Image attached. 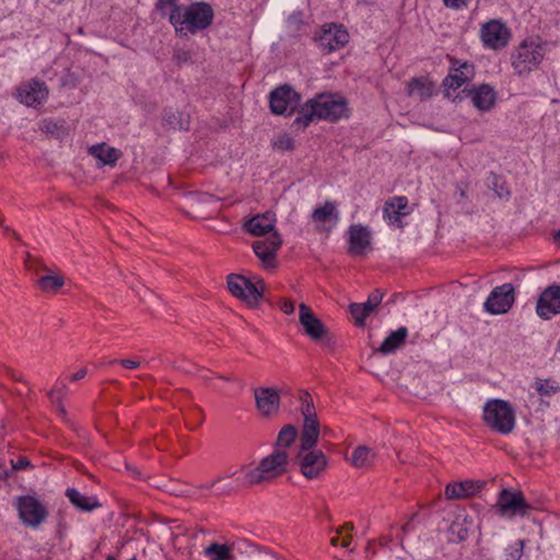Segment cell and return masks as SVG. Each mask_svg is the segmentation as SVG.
<instances>
[{
    "instance_id": "cell-1",
    "label": "cell",
    "mask_w": 560,
    "mask_h": 560,
    "mask_svg": "<svg viewBox=\"0 0 560 560\" xmlns=\"http://www.w3.org/2000/svg\"><path fill=\"white\" fill-rule=\"evenodd\" d=\"M348 104L342 97L335 94H322L317 99L312 100L300 112V122H313L317 119H325L330 122H335L338 119L347 116Z\"/></svg>"
},
{
    "instance_id": "cell-2",
    "label": "cell",
    "mask_w": 560,
    "mask_h": 560,
    "mask_svg": "<svg viewBox=\"0 0 560 560\" xmlns=\"http://www.w3.org/2000/svg\"><path fill=\"white\" fill-rule=\"evenodd\" d=\"M473 76L474 68L469 61L455 63L444 82L446 97L453 102L463 100L469 93Z\"/></svg>"
},
{
    "instance_id": "cell-3",
    "label": "cell",
    "mask_w": 560,
    "mask_h": 560,
    "mask_svg": "<svg viewBox=\"0 0 560 560\" xmlns=\"http://www.w3.org/2000/svg\"><path fill=\"white\" fill-rule=\"evenodd\" d=\"M484 418L492 429L501 434H509L515 428V411L505 401L494 400L487 403L484 409Z\"/></svg>"
},
{
    "instance_id": "cell-4",
    "label": "cell",
    "mask_w": 560,
    "mask_h": 560,
    "mask_svg": "<svg viewBox=\"0 0 560 560\" xmlns=\"http://www.w3.org/2000/svg\"><path fill=\"white\" fill-rule=\"evenodd\" d=\"M302 414L305 415V425L302 431L301 446L303 450H311L317 444L319 434V423L317 421L315 404L305 391L300 392Z\"/></svg>"
},
{
    "instance_id": "cell-5",
    "label": "cell",
    "mask_w": 560,
    "mask_h": 560,
    "mask_svg": "<svg viewBox=\"0 0 560 560\" xmlns=\"http://www.w3.org/2000/svg\"><path fill=\"white\" fill-rule=\"evenodd\" d=\"M226 282L229 292L246 307L257 309L261 305L262 296L248 277L230 274L227 276Z\"/></svg>"
},
{
    "instance_id": "cell-6",
    "label": "cell",
    "mask_w": 560,
    "mask_h": 560,
    "mask_svg": "<svg viewBox=\"0 0 560 560\" xmlns=\"http://www.w3.org/2000/svg\"><path fill=\"white\" fill-rule=\"evenodd\" d=\"M542 59V45L535 40H527L513 54L512 65L519 73H527L536 68Z\"/></svg>"
},
{
    "instance_id": "cell-7",
    "label": "cell",
    "mask_w": 560,
    "mask_h": 560,
    "mask_svg": "<svg viewBox=\"0 0 560 560\" xmlns=\"http://www.w3.org/2000/svg\"><path fill=\"white\" fill-rule=\"evenodd\" d=\"M349 36L347 30L340 24L331 23L322 27L317 32V42L326 53L338 51L347 44Z\"/></svg>"
},
{
    "instance_id": "cell-8",
    "label": "cell",
    "mask_w": 560,
    "mask_h": 560,
    "mask_svg": "<svg viewBox=\"0 0 560 560\" xmlns=\"http://www.w3.org/2000/svg\"><path fill=\"white\" fill-rule=\"evenodd\" d=\"M15 96H17L18 101L23 105L38 109L44 105L49 99V90L44 82L33 79V80L23 84L19 88Z\"/></svg>"
},
{
    "instance_id": "cell-9",
    "label": "cell",
    "mask_w": 560,
    "mask_h": 560,
    "mask_svg": "<svg viewBox=\"0 0 560 560\" xmlns=\"http://www.w3.org/2000/svg\"><path fill=\"white\" fill-rule=\"evenodd\" d=\"M411 213L407 198L403 196L391 198L384 206V220L393 229L403 228Z\"/></svg>"
},
{
    "instance_id": "cell-10",
    "label": "cell",
    "mask_w": 560,
    "mask_h": 560,
    "mask_svg": "<svg viewBox=\"0 0 560 560\" xmlns=\"http://www.w3.org/2000/svg\"><path fill=\"white\" fill-rule=\"evenodd\" d=\"M515 302V288L511 285H502L492 290L485 302V309L490 315H505Z\"/></svg>"
},
{
    "instance_id": "cell-11",
    "label": "cell",
    "mask_w": 560,
    "mask_h": 560,
    "mask_svg": "<svg viewBox=\"0 0 560 560\" xmlns=\"http://www.w3.org/2000/svg\"><path fill=\"white\" fill-rule=\"evenodd\" d=\"M299 94L288 86H280L271 96V109L277 115L292 114L299 105Z\"/></svg>"
},
{
    "instance_id": "cell-12",
    "label": "cell",
    "mask_w": 560,
    "mask_h": 560,
    "mask_svg": "<svg viewBox=\"0 0 560 560\" xmlns=\"http://www.w3.org/2000/svg\"><path fill=\"white\" fill-rule=\"evenodd\" d=\"M18 513L23 522L29 525H40L45 520V508L34 497L22 496L18 499Z\"/></svg>"
},
{
    "instance_id": "cell-13",
    "label": "cell",
    "mask_w": 560,
    "mask_h": 560,
    "mask_svg": "<svg viewBox=\"0 0 560 560\" xmlns=\"http://www.w3.org/2000/svg\"><path fill=\"white\" fill-rule=\"evenodd\" d=\"M510 33L507 27L500 21L487 22L482 29V40L490 49L500 50L509 42Z\"/></svg>"
},
{
    "instance_id": "cell-14",
    "label": "cell",
    "mask_w": 560,
    "mask_h": 560,
    "mask_svg": "<svg viewBox=\"0 0 560 560\" xmlns=\"http://www.w3.org/2000/svg\"><path fill=\"white\" fill-rule=\"evenodd\" d=\"M538 315L542 319H554L560 311V292L559 287H550L540 296L536 307Z\"/></svg>"
},
{
    "instance_id": "cell-15",
    "label": "cell",
    "mask_w": 560,
    "mask_h": 560,
    "mask_svg": "<svg viewBox=\"0 0 560 560\" xmlns=\"http://www.w3.org/2000/svg\"><path fill=\"white\" fill-rule=\"evenodd\" d=\"M348 246L349 251L356 255H365L371 248L370 231L363 226H354L348 231Z\"/></svg>"
},
{
    "instance_id": "cell-16",
    "label": "cell",
    "mask_w": 560,
    "mask_h": 560,
    "mask_svg": "<svg viewBox=\"0 0 560 560\" xmlns=\"http://www.w3.org/2000/svg\"><path fill=\"white\" fill-rule=\"evenodd\" d=\"M255 403L262 415L271 417L278 411L280 398L273 388H257L255 391Z\"/></svg>"
},
{
    "instance_id": "cell-17",
    "label": "cell",
    "mask_w": 560,
    "mask_h": 560,
    "mask_svg": "<svg viewBox=\"0 0 560 560\" xmlns=\"http://www.w3.org/2000/svg\"><path fill=\"white\" fill-rule=\"evenodd\" d=\"M282 246V240L278 234H273L263 241L255 242L253 244V251L255 255L261 259L265 265H274L277 251Z\"/></svg>"
},
{
    "instance_id": "cell-18",
    "label": "cell",
    "mask_w": 560,
    "mask_h": 560,
    "mask_svg": "<svg viewBox=\"0 0 560 560\" xmlns=\"http://www.w3.org/2000/svg\"><path fill=\"white\" fill-rule=\"evenodd\" d=\"M186 22L195 29H205L211 24L213 18V11L207 3H194L188 8L186 13Z\"/></svg>"
},
{
    "instance_id": "cell-19",
    "label": "cell",
    "mask_w": 560,
    "mask_h": 560,
    "mask_svg": "<svg viewBox=\"0 0 560 560\" xmlns=\"http://www.w3.org/2000/svg\"><path fill=\"white\" fill-rule=\"evenodd\" d=\"M485 484L476 480H467V482H454L448 485L446 488V496L449 499L457 498H467L474 496L482 492Z\"/></svg>"
},
{
    "instance_id": "cell-20",
    "label": "cell",
    "mask_w": 560,
    "mask_h": 560,
    "mask_svg": "<svg viewBox=\"0 0 560 560\" xmlns=\"http://www.w3.org/2000/svg\"><path fill=\"white\" fill-rule=\"evenodd\" d=\"M300 323L305 327V332L315 340L322 338L325 334L324 325L315 317L308 305H300L299 312Z\"/></svg>"
},
{
    "instance_id": "cell-21",
    "label": "cell",
    "mask_w": 560,
    "mask_h": 560,
    "mask_svg": "<svg viewBox=\"0 0 560 560\" xmlns=\"http://www.w3.org/2000/svg\"><path fill=\"white\" fill-rule=\"evenodd\" d=\"M276 215L274 213H265L263 215H257L246 223L245 229L253 236H266L274 230L276 227Z\"/></svg>"
},
{
    "instance_id": "cell-22",
    "label": "cell",
    "mask_w": 560,
    "mask_h": 560,
    "mask_svg": "<svg viewBox=\"0 0 560 560\" xmlns=\"http://www.w3.org/2000/svg\"><path fill=\"white\" fill-rule=\"evenodd\" d=\"M326 467V457L322 452L315 451L310 453L302 462L301 471L307 478L312 479L319 476Z\"/></svg>"
},
{
    "instance_id": "cell-23",
    "label": "cell",
    "mask_w": 560,
    "mask_h": 560,
    "mask_svg": "<svg viewBox=\"0 0 560 560\" xmlns=\"http://www.w3.org/2000/svg\"><path fill=\"white\" fill-rule=\"evenodd\" d=\"M382 292H373L365 303L350 305V313L353 315L354 319L357 321L358 324L363 325L365 323L368 315H370L371 312L378 307L379 303L382 300Z\"/></svg>"
},
{
    "instance_id": "cell-24",
    "label": "cell",
    "mask_w": 560,
    "mask_h": 560,
    "mask_svg": "<svg viewBox=\"0 0 560 560\" xmlns=\"http://www.w3.org/2000/svg\"><path fill=\"white\" fill-rule=\"evenodd\" d=\"M338 209L335 208L333 204L330 203L325 204L322 207H319L313 215V218H315L317 226L324 229L332 228L338 221Z\"/></svg>"
},
{
    "instance_id": "cell-25",
    "label": "cell",
    "mask_w": 560,
    "mask_h": 560,
    "mask_svg": "<svg viewBox=\"0 0 560 560\" xmlns=\"http://www.w3.org/2000/svg\"><path fill=\"white\" fill-rule=\"evenodd\" d=\"M496 99H497L496 92L490 86H479L475 90L474 96H473V101H474L475 105L479 109H484V111L492 109L494 103H496Z\"/></svg>"
},
{
    "instance_id": "cell-26",
    "label": "cell",
    "mask_w": 560,
    "mask_h": 560,
    "mask_svg": "<svg viewBox=\"0 0 560 560\" xmlns=\"http://www.w3.org/2000/svg\"><path fill=\"white\" fill-rule=\"evenodd\" d=\"M90 153L93 157L97 158L101 162L105 165H112V163L116 162L117 160L121 157V153L115 148L109 147V145L101 144V145L94 146L90 149Z\"/></svg>"
},
{
    "instance_id": "cell-27",
    "label": "cell",
    "mask_w": 560,
    "mask_h": 560,
    "mask_svg": "<svg viewBox=\"0 0 560 560\" xmlns=\"http://www.w3.org/2000/svg\"><path fill=\"white\" fill-rule=\"evenodd\" d=\"M66 496L73 505L80 508V509L86 510V511H91V510L97 509L98 507H100V502L97 499L86 497V496H84V494L77 492L76 490H67Z\"/></svg>"
},
{
    "instance_id": "cell-28",
    "label": "cell",
    "mask_w": 560,
    "mask_h": 560,
    "mask_svg": "<svg viewBox=\"0 0 560 560\" xmlns=\"http://www.w3.org/2000/svg\"><path fill=\"white\" fill-rule=\"evenodd\" d=\"M286 462V454L279 452V453L271 454V457H266L264 461H262L257 469L261 473H264V474H268L271 471H277V469L284 467Z\"/></svg>"
},
{
    "instance_id": "cell-29",
    "label": "cell",
    "mask_w": 560,
    "mask_h": 560,
    "mask_svg": "<svg viewBox=\"0 0 560 560\" xmlns=\"http://www.w3.org/2000/svg\"><path fill=\"white\" fill-rule=\"evenodd\" d=\"M406 335H407V331H406L405 328L396 331L395 333L390 335V336L386 338V342H383L382 346H381V351H382V353L393 351L394 349L400 347V346L403 344L406 338Z\"/></svg>"
},
{
    "instance_id": "cell-30",
    "label": "cell",
    "mask_w": 560,
    "mask_h": 560,
    "mask_svg": "<svg viewBox=\"0 0 560 560\" xmlns=\"http://www.w3.org/2000/svg\"><path fill=\"white\" fill-rule=\"evenodd\" d=\"M499 505L502 509L508 510V511L509 510H517V508L523 506L522 498L519 497L517 492L506 490L500 496Z\"/></svg>"
},
{
    "instance_id": "cell-31",
    "label": "cell",
    "mask_w": 560,
    "mask_h": 560,
    "mask_svg": "<svg viewBox=\"0 0 560 560\" xmlns=\"http://www.w3.org/2000/svg\"><path fill=\"white\" fill-rule=\"evenodd\" d=\"M297 438V430L292 425H286L279 431L277 446L280 448H289Z\"/></svg>"
},
{
    "instance_id": "cell-32",
    "label": "cell",
    "mask_w": 560,
    "mask_h": 560,
    "mask_svg": "<svg viewBox=\"0 0 560 560\" xmlns=\"http://www.w3.org/2000/svg\"><path fill=\"white\" fill-rule=\"evenodd\" d=\"M63 284V280L57 276L43 277L38 282L42 290L46 292H56L61 289Z\"/></svg>"
},
{
    "instance_id": "cell-33",
    "label": "cell",
    "mask_w": 560,
    "mask_h": 560,
    "mask_svg": "<svg viewBox=\"0 0 560 560\" xmlns=\"http://www.w3.org/2000/svg\"><path fill=\"white\" fill-rule=\"evenodd\" d=\"M206 554L211 560H225L229 557V550L227 546L215 544L208 548Z\"/></svg>"
},
{
    "instance_id": "cell-34",
    "label": "cell",
    "mask_w": 560,
    "mask_h": 560,
    "mask_svg": "<svg viewBox=\"0 0 560 560\" xmlns=\"http://www.w3.org/2000/svg\"><path fill=\"white\" fill-rule=\"evenodd\" d=\"M279 309L284 312L285 315H292L294 313V305L289 299H280L278 303Z\"/></svg>"
},
{
    "instance_id": "cell-35",
    "label": "cell",
    "mask_w": 560,
    "mask_h": 560,
    "mask_svg": "<svg viewBox=\"0 0 560 560\" xmlns=\"http://www.w3.org/2000/svg\"><path fill=\"white\" fill-rule=\"evenodd\" d=\"M368 453H369V451H368L367 449H363V448L358 449L357 452H356L355 457H354V461H355L358 465H361L363 462L368 459Z\"/></svg>"
},
{
    "instance_id": "cell-36",
    "label": "cell",
    "mask_w": 560,
    "mask_h": 560,
    "mask_svg": "<svg viewBox=\"0 0 560 560\" xmlns=\"http://www.w3.org/2000/svg\"><path fill=\"white\" fill-rule=\"evenodd\" d=\"M122 365L127 368V369H135V368H137L139 365V363L133 361V360H123Z\"/></svg>"
},
{
    "instance_id": "cell-37",
    "label": "cell",
    "mask_w": 560,
    "mask_h": 560,
    "mask_svg": "<svg viewBox=\"0 0 560 560\" xmlns=\"http://www.w3.org/2000/svg\"><path fill=\"white\" fill-rule=\"evenodd\" d=\"M86 370L80 371V372H78L76 375H74V380H80V379L84 378V375H86Z\"/></svg>"
},
{
    "instance_id": "cell-38",
    "label": "cell",
    "mask_w": 560,
    "mask_h": 560,
    "mask_svg": "<svg viewBox=\"0 0 560 560\" xmlns=\"http://www.w3.org/2000/svg\"><path fill=\"white\" fill-rule=\"evenodd\" d=\"M107 560H115V559H114V558H112L111 557V558H109V559H107Z\"/></svg>"
}]
</instances>
